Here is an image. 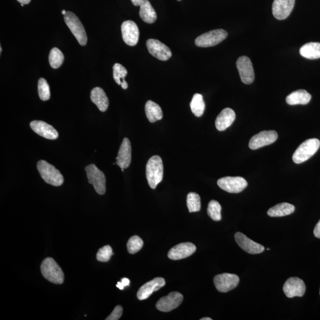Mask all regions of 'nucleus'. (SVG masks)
Masks as SVG:
<instances>
[{"label":"nucleus","instance_id":"nucleus-1","mask_svg":"<svg viewBox=\"0 0 320 320\" xmlns=\"http://www.w3.org/2000/svg\"><path fill=\"white\" fill-rule=\"evenodd\" d=\"M164 168L162 159L160 156L150 158L146 166V177L151 189H155L162 181Z\"/></svg>","mask_w":320,"mask_h":320},{"label":"nucleus","instance_id":"nucleus-2","mask_svg":"<svg viewBox=\"0 0 320 320\" xmlns=\"http://www.w3.org/2000/svg\"><path fill=\"white\" fill-rule=\"evenodd\" d=\"M41 272L46 279L55 284H61L64 281V274L54 259H45L42 263Z\"/></svg>","mask_w":320,"mask_h":320},{"label":"nucleus","instance_id":"nucleus-3","mask_svg":"<svg viewBox=\"0 0 320 320\" xmlns=\"http://www.w3.org/2000/svg\"><path fill=\"white\" fill-rule=\"evenodd\" d=\"M37 168L41 176L48 184L59 186L64 182L62 175L54 166L45 160H40L37 164Z\"/></svg>","mask_w":320,"mask_h":320},{"label":"nucleus","instance_id":"nucleus-4","mask_svg":"<svg viewBox=\"0 0 320 320\" xmlns=\"http://www.w3.org/2000/svg\"><path fill=\"white\" fill-rule=\"evenodd\" d=\"M320 147L318 139L312 138L306 140L298 147L293 154V160L296 164H301L307 161L316 153Z\"/></svg>","mask_w":320,"mask_h":320},{"label":"nucleus","instance_id":"nucleus-5","mask_svg":"<svg viewBox=\"0 0 320 320\" xmlns=\"http://www.w3.org/2000/svg\"><path fill=\"white\" fill-rule=\"evenodd\" d=\"M64 18L66 25L71 30L80 45L85 46L87 42V34L78 17L73 12H66Z\"/></svg>","mask_w":320,"mask_h":320},{"label":"nucleus","instance_id":"nucleus-6","mask_svg":"<svg viewBox=\"0 0 320 320\" xmlns=\"http://www.w3.org/2000/svg\"><path fill=\"white\" fill-rule=\"evenodd\" d=\"M228 36L227 31L223 29H217L203 33L195 40L197 47L207 48L214 47L226 40Z\"/></svg>","mask_w":320,"mask_h":320},{"label":"nucleus","instance_id":"nucleus-7","mask_svg":"<svg viewBox=\"0 0 320 320\" xmlns=\"http://www.w3.org/2000/svg\"><path fill=\"white\" fill-rule=\"evenodd\" d=\"M88 181L93 185L95 191L100 195L105 192V177L103 172L100 171L94 164H90L85 168Z\"/></svg>","mask_w":320,"mask_h":320},{"label":"nucleus","instance_id":"nucleus-8","mask_svg":"<svg viewBox=\"0 0 320 320\" xmlns=\"http://www.w3.org/2000/svg\"><path fill=\"white\" fill-rule=\"evenodd\" d=\"M219 187L228 193H238L247 188V181L241 177H225L217 182Z\"/></svg>","mask_w":320,"mask_h":320},{"label":"nucleus","instance_id":"nucleus-9","mask_svg":"<svg viewBox=\"0 0 320 320\" xmlns=\"http://www.w3.org/2000/svg\"><path fill=\"white\" fill-rule=\"evenodd\" d=\"M214 282L218 291L226 293L236 288L240 282V279L234 274L223 273L216 276Z\"/></svg>","mask_w":320,"mask_h":320},{"label":"nucleus","instance_id":"nucleus-10","mask_svg":"<svg viewBox=\"0 0 320 320\" xmlns=\"http://www.w3.org/2000/svg\"><path fill=\"white\" fill-rule=\"evenodd\" d=\"M236 66L242 83L251 84L254 82V68L249 58L246 56H242L237 59Z\"/></svg>","mask_w":320,"mask_h":320},{"label":"nucleus","instance_id":"nucleus-11","mask_svg":"<svg viewBox=\"0 0 320 320\" xmlns=\"http://www.w3.org/2000/svg\"><path fill=\"white\" fill-rule=\"evenodd\" d=\"M147 47L150 54L160 61H167L171 57L170 49L160 41L150 39L147 41Z\"/></svg>","mask_w":320,"mask_h":320},{"label":"nucleus","instance_id":"nucleus-12","mask_svg":"<svg viewBox=\"0 0 320 320\" xmlns=\"http://www.w3.org/2000/svg\"><path fill=\"white\" fill-rule=\"evenodd\" d=\"M277 133L275 131H264L259 132L252 137L250 140V149L255 150L263 147L270 145L276 141Z\"/></svg>","mask_w":320,"mask_h":320},{"label":"nucleus","instance_id":"nucleus-13","mask_svg":"<svg viewBox=\"0 0 320 320\" xmlns=\"http://www.w3.org/2000/svg\"><path fill=\"white\" fill-rule=\"evenodd\" d=\"M121 31L123 40L126 44L133 47L138 44L139 31L134 22L132 20L125 21L122 24Z\"/></svg>","mask_w":320,"mask_h":320},{"label":"nucleus","instance_id":"nucleus-14","mask_svg":"<svg viewBox=\"0 0 320 320\" xmlns=\"http://www.w3.org/2000/svg\"><path fill=\"white\" fill-rule=\"evenodd\" d=\"M283 291L288 298L301 297L305 293L306 287L304 281L298 277H290L284 283Z\"/></svg>","mask_w":320,"mask_h":320},{"label":"nucleus","instance_id":"nucleus-15","mask_svg":"<svg viewBox=\"0 0 320 320\" xmlns=\"http://www.w3.org/2000/svg\"><path fill=\"white\" fill-rule=\"evenodd\" d=\"M184 300V296L178 292H173L161 298L156 304V308L162 312H169L179 307Z\"/></svg>","mask_w":320,"mask_h":320},{"label":"nucleus","instance_id":"nucleus-16","mask_svg":"<svg viewBox=\"0 0 320 320\" xmlns=\"http://www.w3.org/2000/svg\"><path fill=\"white\" fill-rule=\"evenodd\" d=\"M295 0H274L273 15L277 20H284L290 15L294 9Z\"/></svg>","mask_w":320,"mask_h":320},{"label":"nucleus","instance_id":"nucleus-17","mask_svg":"<svg viewBox=\"0 0 320 320\" xmlns=\"http://www.w3.org/2000/svg\"><path fill=\"white\" fill-rule=\"evenodd\" d=\"M196 250V246L191 242H183L171 248L168 253V257L173 260L187 258L193 255Z\"/></svg>","mask_w":320,"mask_h":320},{"label":"nucleus","instance_id":"nucleus-18","mask_svg":"<svg viewBox=\"0 0 320 320\" xmlns=\"http://www.w3.org/2000/svg\"><path fill=\"white\" fill-rule=\"evenodd\" d=\"M235 240L241 248L250 254H259L265 251L263 245L252 241L240 232L235 234Z\"/></svg>","mask_w":320,"mask_h":320},{"label":"nucleus","instance_id":"nucleus-19","mask_svg":"<svg viewBox=\"0 0 320 320\" xmlns=\"http://www.w3.org/2000/svg\"><path fill=\"white\" fill-rule=\"evenodd\" d=\"M30 127L39 135L44 138L54 140L58 138V133L52 126L41 121H33L30 122Z\"/></svg>","mask_w":320,"mask_h":320},{"label":"nucleus","instance_id":"nucleus-20","mask_svg":"<svg viewBox=\"0 0 320 320\" xmlns=\"http://www.w3.org/2000/svg\"><path fill=\"white\" fill-rule=\"evenodd\" d=\"M132 159V148L130 140L127 138L123 140L122 143L119 150L117 157V164L119 167L123 169L127 168L131 164Z\"/></svg>","mask_w":320,"mask_h":320},{"label":"nucleus","instance_id":"nucleus-21","mask_svg":"<svg viewBox=\"0 0 320 320\" xmlns=\"http://www.w3.org/2000/svg\"><path fill=\"white\" fill-rule=\"evenodd\" d=\"M165 284H166V282H165L164 279L162 277H156V278L143 285L139 288L138 293H137V297L139 300H146L154 292L157 291L163 287Z\"/></svg>","mask_w":320,"mask_h":320},{"label":"nucleus","instance_id":"nucleus-22","mask_svg":"<svg viewBox=\"0 0 320 320\" xmlns=\"http://www.w3.org/2000/svg\"><path fill=\"white\" fill-rule=\"evenodd\" d=\"M235 114L230 108H226L221 111L216 121V126L219 131H224L229 128L235 121Z\"/></svg>","mask_w":320,"mask_h":320},{"label":"nucleus","instance_id":"nucleus-23","mask_svg":"<svg viewBox=\"0 0 320 320\" xmlns=\"http://www.w3.org/2000/svg\"><path fill=\"white\" fill-rule=\"evenodd\" d=\"M91 100L97 105V107L102 112L108 110L109 107V99L104 91L100 87H95L91 91Z\"/></svg>","mask_w":320,"mask_h":320},{"label":"nucleus","instance_id":"nucleus-24","mask_svg":"<svg viewBox=\"0 0 320 320\" xmlns=\"http://www.w3.org/2000/svg\"><path fill=\"white\" fill-rule=\"evenodd\" d=\"M311 99V94L304 90H299L291 93L286 98L290 105L307 104Z\"/></svg>","mask_w":320,"mask_h":320},{"label":"nucleus","instance_id":"nucleus-25","mask_svg":"<svg viewBox=\"0 0 320 320\" xmlns=\"http://www.w3.org/2000/svg\"><path fill=\"white\" fill-rule=\"evenodd\" d=\"M147 117L151 123H154L162 119L163 111L159 105L155 102L149 100L145 105Z\"/></svg>","mask_w":320,"mask_h":320},{"label":"nucleus","instance_id":"nucleus-26","mask_svg":"<svg viewBox=\"0 0 320 320\" xmlns=\"http://www.w3.org/2000/svg\"><path fill=\"white\" fill-rule=\"evenodd\" d=\"M139 16L147 23H153L157 20V14L152 5L148 0H144L140 5Z\"/></svg>","mask_w":320,"mask_h":320},{"label":"nucleus","instance_id":"nucleus-27","mask_svg":"<svg viewBox=\"0 0 320 320\" xmlns=\"http://www.w3.org/2000/svg\"><path fill=\"white\" fill-rule=\"evenodd\" d=\"M300 53L302 57L309 59L320 58V43L309 42L302 46Z\"/></svg>","mask_w":320,"mask_h":320},{"label":"nucleus","instance_id":"nucleus-28","mask_svg":"<svg viewBox=\"0 0 320 320\" xmlns=\"http://www.w3.org/2000/svg\"><path fill=\"white\" fill-rule=\"evenodd\" d=\"M294 211L295 206L292 204L281 203L270 208L268 215L270 217H282L291 215Z\"/></svg>","mask_w":320,"mask_h":320},{"label":"nucleus","instance_id":"nucleus-29","mask_svg":"<svg viewBox=\"0 0 320 320\" xmlns=\"http://www.w3.org/2000/svg\"><path fill=\"white\" fill-rule=\"evenodd\" d=\"M114 70V79L115 82L118 85L121 86L123 89L126 90L128 89V83L126 82L125 79L128 75L127 70L124 66L120 64H115L113 67Z\"/></svg>","mask_w":320,"mask_h":320},{"label":"nucleus","instance_id":"nucleus-30","mask_svg":"<svg viewBox=\"0 0 320 320\" xmlns=\"http://www.w3.org/2000/svg\"><path fill=\"white\" fill-rule=\"evenodd\" d=\"M191 111L196 117L203 115L205 110V104L202 94L196 93L193 96L191 104Z\"/></svg>","mask_w":320,"mask_h":320},{"label":"nucleus","instance_id":"nucleus-31","mask_svg":"<svg viewBox=\"0 0 320 320\" xmlns=\"http://www.w3.org/2000/svg\"><path fill=\"white\" fill-rule=\"evenodd\" d=\"M64 61V55L62 52L57 48L51 49L49 55V62L51 67L57 69L62 65Z\"/></svg>","mask_w":320,"mask_h":320},{"label":"nucleus","instance_id":"nucleus-32","mask_svg":"<svg viewBox=\"0 0 320 320\" xmlns=\"http://www.w3.org/2000/svg\"><path fill=\"white\" fill-rule=\"evenodd\" d=\"M187 206L189 212H199L201 208L200 196L198 193L191 192L187 196Z\"/></svg>","mask_w":320,"mask_h":320},{"label":"nucleus","instance_id":"nucleus-33","mask_svg":"<svg viewBox=\"0 0 320 320\" xmlns=\"http://www.w3.org/2000/svg\"><path fill=\"white\" fill-rule=\"evenodd\" d=\"M221 206L215 200H210L207 206V212L209 217L214 221H220L221 220Z\"/></svg>","mask_w":320,"mask_h":320},{"label":"nucleus","instance_id":"nucleus-34","mask_svg":"<svg viewBox=\"0 0 320 320\" xmlns=\"http://www.w3.org/2000/svg\"><path fill=\"white\" fill-rule=\"evenodd\" d=\"M38 94L42 100L47 101L51 97L50 87L47 80L41 78L38 82Z\"/></svg>","mask_w":320,"mask_h":320},{"label":"nucleus","instance_id":"nucleus-35","mask_svg":"<svg viewBox=\"0 0 320 320\" xmlns=\"http://www.w3.org/2000/svg\"><path fill=\"white\" fill-rule=\"evenodd\" d=\"M144 242L141 238L135 235L129 238L127 244L128 252L130 254H135L143 247Z\"/></svg>","mask_w":320,"mask_h":320},{"label":"nucleus","instance_id":"nucleus-36","mask_svg":"<svg viewBox=\"0 0 320 320\" xmlns=\"http://www.w3.org/2000/svg\"><path fill=\"white\" fill-rule=\"evenodd\" d=\"M114 255L113 251L110 245H105L99 249L97 253L96 258L98 261L107 262Z\"/></svg>","mask_w":320,"mask_h":320},{"label":"nucleus","instance_id":"nucleus-37","mask_svg":"<svg viewBox=\"0 0 320 320\" xmlns=\"http://www.w3.org/2000/svg\"><path fill=\"white\" fill-rule=\"evenodd\" d=\"M123 313V308L121 305H118L114 309L111 315L105 318L106 320H118L121 317Z\"/></svg>","mask_w":320,"mask_h":320},{"label":"nucleus","instance_id":"nucleus-38","mask_svg":"<svg viewBox=\"0 0 320 320\" xmlns=\"http://www.w3.org/2000/svg\"><path fill=\"white\" fill-rule=\"evenodd\" d=\"M129 283L130 281L128 279L123 278L121 282H118L117 287L118 288L119 290H123L125 287L129 286Z\"/></svg>","mask_w":320,"mask_h":320},{"label":"nucleus","instance_id":"nucleus-39","mask_svg":"<svg viewBox=\"0 0 320 320\" xmlns=\"http://www.w3.org/2000/svg\"><path fill=\"white\" fill-rule=\"evenodd\" d=\"M314 234L315 237L318 238H320V220L318 223L316 224L314 230Z\"/></svg>","mask_w":320,"mask_h":320},{"label":"nucleus","instance_id":"nucleus-40","mask_svg":"<svg viewBox=\"0 0 320 320\" xmlns=\"http://www.w3.org/2000/svg\"><path fill=\"white\" fill-rule=\"evenodd\" d=\"M144 0H131L132 4L135 6H140Z\"/></svg>","mask_w":320,"mask_h":320},{"label":"nucleus","instance_id":"nucleus-41","mask_svg":"<svg viewBox=\"0 0 320 320\" xmlns=\"http://www.w3.org/2000/svg\"><path fill=\"white\" fill-rule=\"evenodd\" d=\"M17 1H18L21 4L28 5L30 2L31 0H17Z\"/></svg>","mask_w":320,"mask_h":320},{"label":"nucleus","instance_id":"nucleus-42","mask_svg":"<svg viewBox=\"0 0 320 320\" xmlns=\"http://www.w3.org/2000/svg\"><path fill=\"white\" fill-rule=\"evenodd\" d=\"M212 318H209V317H205V318H202L201 319H200V320H212Z\"/></svg>","mask_w":320,"mask_h":320},{"label":"nucleus","instance_id":"nucleus-43","mask_svg":"<svg viewBox=\"0 0 320 320\" xmlns=\"http://www.w3.org/2000/svg\"><path fill=\"white\" fill-rule=\"evenodd\" d=\"M66 12L65 11V10H62V15H64H64H66Z\"/></svg>","mask_w":320,"mask_h":320},{"label":"nucleus","instance_id":"nucleus-44","mask_svg":"<svg viewBox=\"0 0 320 320\" xmlns=\"http://www.w3.org/2000/svg\"><path fill=\"white\" fill-rule=\"evenodd\" d=\"M0 50H1V51H0V52H1V54H2V47H1V48H0Z\"/></svg>","mask_w":320,"mask_h":320},{"label":"nucleus","instance_id":"nucleus-45","mask_svg":"<svg viewBox=\"0 0 320 320\" xmlns=\"http://www.w3.org/2000/svg\"><path fill=\"white\" fill-rule=\"evenodd\" d=\"M267 251H270V248H267Z\"/></svg>","mask_w":320,"mask_h":320},{"label":"nucleus","instance_id":"nucleus-46","mask_svg":"<svg viewBox=\"0 0 320 320\" xmlns=\"http://www.w3.org/2000/svg\"><path fill=\"white\" fill-rule=\"evenodd\" d=\"M178 1H181V0H178Z\"/></svg>","mask_w":320,"mask_h":320},{"label":"nucleus","instance_id":"nucleus-47","mask_svg":"<svg viewBox=\"0 0 320 320\" xmlns=\"http://www.w3.org/2000/svg\"><path fill=\"white\" fill-rule=\"evenodd\" d=\"M319 294H320V291H319Z\"/></svg>","mask_w":320,"mask_h":320}]
</instances>
